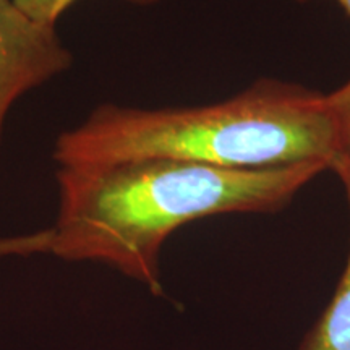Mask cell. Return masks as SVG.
Instances as JSON below:
<instances>
[{"mask_svg":"<svg viewBox=\"0 0 350 350\" xmlns=\"http://www.w3.org/2000/svg\"><path fill=\"white\" fill-rule=\"evenodd\" d=\"M326 169H224L175 159L59 165L49 255L100 262L161 294V248L178 227L216 214L278 211Z\"/></svg>","mask_w":350,"mask_h":350,"instance_id":"6da1fadb","label":"cell"},{"mask_svg":"<svg viewBox=\"0 0 350 350\" xmlns=\"http://www.w3.org/2000/svg\"><path fill=\"white\" fill-rule=\"evenodd\" d=\"M334 131L326 96L261 83L200 107L137 109L100 104L55 139L59 165L175 159L224 169L321 163L331 169Z\"/></svg>","mask_w":350,"mask_h":350,"instance_id":"7a4b0ae2","label":"cell"},{"mask_svg":"<svg viewBox=\"0 0 350 350\" xmlns=\"http://www.w3.org/2000/svg\"><path fill=\"white\" fill-rule=\"evenodd\" d=\"M72 65L73 54L55 26L38 23L13 0H0V146L7 116L16 100Z\"/></svg>","mask_w":350,"mask_h":350,"instance_id":"3957f363","label":"cell"},{"mask_svg":"<svg viewBox=\"0 0 350 350\" xmlns=\"http://www.w3.org/2000/svg\"><path fill=\"white\" fill-rule=\"evenodd\" d=\"M300 350H350V252L329 305Z\"/></svg>","mask_w":350,"mask_h":350,"instance_id":"277c9868","label":"cell"},{"mask_svg":"<svg viewBox=\"0 0 350 350\" xmlns=\"http://www.w3.org/2000/svg\"><path fill=\"white\" fill-rule=\"evenodd\" d=\"M326 100L334 131V154L331 169L344 183L350 209V80L331 94H326Z\"/></svg>","mask_w":350,"mask_h":350,"instance_id":"5b68a950","label":"cell"},{"mask_svg":"<svg viewBox=\"0 0 350 350\" xmlns=\"http://www.w3.org/2000/svg\"><path fill=\"white\" fill-rule=\"evenodd\" d=\"M52 245V229H42L29 234L0 237V260L12 256L47 255Z\"/></svg>","mask_w":350,"mask_h":350,"instance_id":"8992f818","label":"cell"},{"mask_svg":"<svg viewBox=\"0 0 350 350\" xmlns=\"http://www.w3.org/2000/svg\"><path fill=\"white\" fill-rule=\"evenodd\" d=\"M15 5L25 12L26 15L31 16L38 23L55 26L60 16L75 3L77 0H13ZM125 2L135 3V5H154L159 0H125Z\"/></svg>","mask_w":350,"mask_h":350,"instance_id":"52a82bcc","label":"cell"},{"mask_svg":"<svg viewBox=\"0 0 350 350\" xmlns=\"http://www.w3.org/2000/svg\"><path fill=\"white\" fill-rule=\"evenodd\" d=\"M297 2H308V0H297ZM334 2H338L339 5L344 8L345 13L350 16V0H334Z\"/></svg>","mask_w":350,"mask_h":350,"instance_id":"ba28073f","label":"cell"}]
</instances>
